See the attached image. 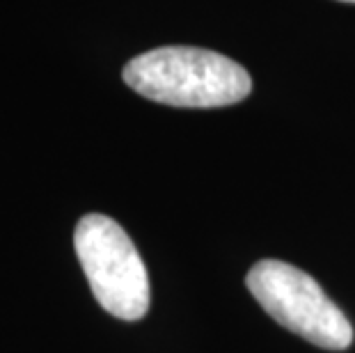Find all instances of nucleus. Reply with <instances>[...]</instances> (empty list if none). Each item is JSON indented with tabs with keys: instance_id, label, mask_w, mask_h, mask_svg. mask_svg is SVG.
Masks as SVG:
<instances>
[{
	"instance_id": "nucleus-2",
	"label": "nucleus",
	"mask_w": 355,
	"mask_h": 353,
	"mask_svg": "<svg viewBox=\"0 0 355 353\" xmlns=\"http://www.w3.org/2000/svg\"><path fill=\"white\" fill-rule=\"evenodd\" d=\"M73 246L103 310L124 321L145 317L152 300L149 275L122 225L103 214H87L76 225Z\"/></svg>"
},
{
	"instance_id": "nucleus-1",
	"label": "nucleus",
	"mask_w": 355,
	"mask_h": 353,
	"mask_svg": "<svg viewBox=\"0 0 355 353\" xmlns=\"http://www.w3.org/2000/svg\"><path fill=\"white\" fill-rule=\"evenodd\" d=\"M124 83L145 99L175 108H220L243 101L250 74L232 58L195 46H163L135 55Z\"/></svg>"
},
{
	"instance_id": "nucleus-3",
	"label": "nucleus",
	"mask_w": 355,
	"mask_h": 353,
	"mask_svg": "<svg viewBox=\"0 0 355 353\" xmlns=\"http://www.w3.org/2000/svg\"><path fill=\"white\" fill-rule=\"evenodd\" d=\"M245 284L279 326L316 347L342 351L353 342V328L344 312L300 268L279 259H261L250 268Z\"/></svg>"
},
{
	"instance_id": "nucleus-4",
	"label": "nucleus",
	"mask_w": 355,
	"mask_h": 353,
	"mask_svg": "<svg viewBox=\"0 0 355 353\" xmlns=\"http://www.w3.org/2000/svg\"><path fill=\"white\" fill-rule=\"evenodd\" d=\"M342 3H355V0H342Z\"/></svg>"
}]
</instances>
